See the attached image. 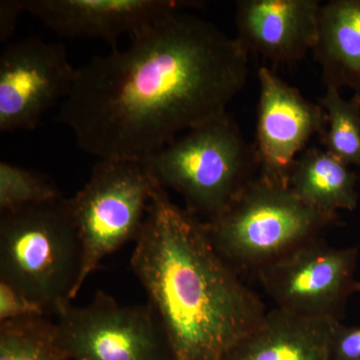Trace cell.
Instances as JSON below:
<instances>
[{"label": "cell", "mask_w": 360, "mask_h": 360, "mask_svg": "<svg viewBox=\"0 0 360 360\" xmlns=\"http://www.w3.org/2000/svg\"><path fill=\"white\" fill-rule=\"evenodd\" d=\"M174 11L77 68L58 122L99 160L144 161L180 134L227 113L248 53L210 21Z\"/></svg>", "instance_id": "6da1fadb"}, {"label": "cell", "mask_w": 360, "mask_h": 360, "mask_svg": "<svg viewBox=\"0 0 360 360\" xmlns=\"http://www.w3.org/2000/svg\"><path fill=\"white\" fill-rule=\"evenodd\" d=\"M130 264L165 331L172 360H221L267 314L213 245L205 221L172 202L161 186Z\"/></svg>", "instance_id": "7a4b0ae2"}, {"label": "cell", "mask_w": 360, "mask_h": 360, "mask_svg": "<svg viewBox=\"0 0 360 360\" xmlns=\"http://www.w3.org/2000/svg\"><path fill=\"white\" fill-rule=\"evenodd\" d=\"M82 251L68 198L1 213L0 281L56 314L77 296Z\"/></svg>", "instance_id": "3957f363"}, {"label": "cell", "mask_w": 360, "mask_h": 360, "mask_svg": "<svg viewBox=\"0 0 360 360\" xmlns=\"http://www.w3.org/2000/svg\"><path fill=\"white\" fill-rule=\"evenodd\" d=\"M338 219L305 205L290 186L258 174L205 224L213 245L234 269L257 274L321 238Z\"/></svg>", "instance_id": "277c9868"}, {"label": "cell", "mask_w": 360, "mask_h": 360, "mask_svg": "<svg viewBox=\"0 0 360 360\" xmlns=\"http://www.w3.org/2000/svg\"><path fill=\"white\" fill-rule=\"evenodd\" d=\"M158 184L182 196L186 210L213 219L257 176L255 146L229 113L180 135L144 160Z\"/></svg>", "instance_id": "5b68a950"}, {"label": "cell", "mask_w": 360, "mask_h": 360, "mask_svg": "<svg viewBox=\"0 0 360 360\" xmlns=\"http://www.w3.org/2000/svg\"><path fill=\"white\" fill-rule=\"evenodd\" d=\"M160 186L146 161L99 160L84 186L68 198L82 251L77 295L104 258L136 241Z\"/></svg>", "instance_id": "8992f818"}, {"label": "cell", "mask_w": 360, "mask_h": 360, "mask_svg": "<svg viewBox=\"0 0 360 360\" xmlns=\"http://www.w3.org/2000/svg\"><path fill=\"white\" fill-rule=\"evenodd\" d=\"M70 360H172L167 336L150 305H122L98 291L85 307L56 314Z\"/></svg>", "instance_id": "52a82bcc"}, {"label": "cell", "mask_w": 360, "mask_h": 360, "mask_svg": "<svg viewBox=\"0 0 360 360\" xmlns=\"http://www.w3.org/2000/svg\"><path fill=\"white\" fill-rule=\"evenodd\" d=\"M359 250L336 248L321 238L304 243L257 274L276 309L305 317L341 321L356 292Z\"/></svg>", "instance_id": "ba28073f"}, {"label": "cell", "mask_w": 360, "mask_h": 360, "mask_svg": "<svg viewBox=\"0 0 360 360\" xmlns=\"http://www.w3.org/2000/svg\"><path fill=\"white\" fill-rule=\"evenodd\" d=\"M77 68L61 44L30 37L7 44L0 56V131L32 130L70 94Z\"/></svg>", "instance_id": "9c48e42d"}, {"label": "cell", "mask_w": 360, "mask_h": 360, "mask_svg": "<svg viewBox=\"0 0 360 360\" xmlns=\"http://www.w3.org/2000/svg\"><path fill=\"white\" fill-rule=\"evenodd\" d=\"M257 141L259 175L290 186L293 163L314 135L323 134L326 115L269 68H259Z\"/></svg>", "instance_id": "30bf717a"}, {"label": "cell", "mask_w": 360, "mask_h": 360, "mask_svg": "<svg viewBox=\"0 0 360 360\" xmlns=\"http://www.w3.org/2000/svg\"><path fill=\"white\" fill-rule=\"evenodd\" d=\"M26 13L63 37L103 39L115 46L176 11L198 2L174 0H25Z\"/></svg>", "instance_id": "8fae6325"}, {"label": "cell", "mask_w": 360, "mask_h": 360, "mask_svg": "<svg viewBox=\"0 0 360 360\" xmlns=\"http://www.w3.org/2000/svg\"><path fill=\"white\" fill-rule=\"evenodd\" d=\"M321 7L319 0H240L236 39L272 63L300 60L314 49Z\"/></svg>", "instance_id": "7c38bea8"}, {"label": "cell", "mask_w": 360, "mask_h": 360, "mask_svg": "<svg viewBox=\"0 0 360 360\" xmlns=\"http://www.w3.org/2000/svg\"><path fill=\"white\" fill-rule=\"evenodd\" d=\"M335 322L274 309L221 360H329Z\"/></svg>", "instance_id": "4fadbf2b"}, {"label": "cell", "mask_w": 360, "mask_h": 360, "mask_svg": "<svg viewBox=\"0 0 360 360\" xmlns=\"http://www.w3.org/2000/svg\"><path fill=\"white\" fill-rule=\"evenodd\" d=\"M312 52L326 86L360 94V0L321 4Z\"/></svg>", "instance_id": "5bb4252c"}, {"label": "cell", "mask_w": 360, "mask_h": 360, "mask_svg": "<svg viewBox=\"0 0 360 360\" xmlns=\"http://www.w3.org/2000/svg\"><path fill=\"white\" fill-rule=\"evenodd\" d=\"M357 175L349 165L326 149L309 148L296 158L290 174V187L305 205L338 215L359 205Z\"/></svg>", "instance_id": "9a60e30c"}, {"label": "cell", "mask_w": 360, "mask_h": 360, "mask_svg": "<svg viewBox=\"0 0 360 360\" xmlns=\"http://www.w3.org/2000/svg\"><path fill=\"white\" fill-rule=\"evenodd\" d=\"M0 360H70L46 315L0 323Z\"/></svg>", "instance_id": "2e32d148"}, {"label": "cell", "mask_w": 360, "mask_h": 360, "mask_svg": "<svg viewBox=\"0 0 360 360\" xmlns=\"http://www.w3.org/2000/svg\"><path fill=\"white\" fill-rule=\"evenodd\" d=\"M319 104L326 115L321 135L324 149L347 165L360 167V94L345 98L340 89L326 86Z\"/></svg>", "instance_id": "e0dca14e"}, {"label": "cell", "mask_w": 360, "mask_h": 360, "mask_svg": "<svg viewBox=\"0 0 360 360\" xmlns=\"http://www.w3.org/2000/svg\"><path fill=\"white\" fill-rule=\"evenodd\" d=\"M63 198L44 175L7 161L0 162V212H16Z\"/></svg>", "instance_id": "ac0fdd59"}, {"label": "cell", "mask_w": 360, "mask_h": 360, "mask_svg": "<svg viewBox=\"0 0 360 360\" xmlns=\"http://www.w3.org/2000/svg\"><path fill=\"white\" fill-rule=\"evenodd\" d=\"M39 315H46L39 305L11 284L0 281V323Z\"/></svg>", "instance_id": "d6986e66"}, {"label": "cell", "mask_w": 360, "mask_h": 360, "mask_svg": "<svg viewBox=\"0 0 360 360\" xmlns=\"http://www.w3.org/2000/svg\"><path fill=\"white\" fill-rule=\"evenodd\" d=\"M329 360H360V326L335 322L329 342Z\"/></svg>", "instance_id": "ffe728a7"}, {"label": "cell", "mask_w": 360, "mask_h": 360, "mask_svg": "<svg viewBox=\"0 0 360 360\" xmlns=\"http://www.w3.org/2000/svg\"><path fill=\"white\" fill-rule=\"evenodd\" d=\"M26 13L25 0L0 1V40L6 42L13 37L21 14Z\"/></svg>", "instance_id": "44dd1931"}, {"label": "cell", "mask_w": 360, "mask_h": 360, "mask_svg": "<svg viewBox=\"0 0 360 360\" xmlns=\"http://www.w3.org/2000/svg\"><path fill=\"white\" fill-rule=\"evenodd\" d=\"M356 292H360V281H357Z\"/></svg>", "instance_id": "7402d4cb"}]
</instances>
